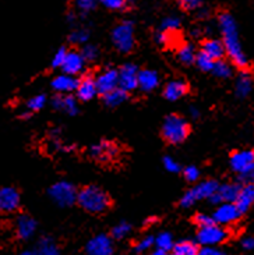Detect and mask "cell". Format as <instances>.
Here are the masks:
<instances>
[{
    "instance_id": "4fadbf2b",
    "label": "cell",
    "mask_w": 254,
    "mask_h": 255,
    "mask_svg": "<svg viewBox=\"0 0 254 255\" xmlns=\"http://www.w3.org/2000/svg\"><path fill=\"white\" fill-rule=\"evenodd\" d=\"M254 163V151L246 149V151H238L232 153L229 159L231 169L238 174H242L245 170H248L250 166Z\"/></svg>"
},
{
    "instance_id": "6da1fadb",
    "label": "cell",
    "mask_w": 254,
    "mask_h": 255,
    "mask_svg": "<svg viewBox=\"0 0 254 255\" xmlns=\"http://www.w3.org/2000/svg\"><path fill=\"white\" fill-rule=\"evenodd\" d=\"M220 28L221 34H222V42L225 45L227 55L229 56L231 62L239 69H246L249 66L248 56L245 55V52L242 49L238 25H236L234 17L229 13H221Z\"/></svg>"
},
{
    "instance_id": "d6986e66",
    "label": "cell",
    "mask_w": 254,
    "mask_h": 255,
    "mask_svg": "<svg viewBox=\"0 0 254 255\" xmlns=\"http://www.w3.org/2000/svg\"><path fill=\"white\" fill-rule=\"evenodd\" d=\"M159 84L158 73L155 70L145 69L138 73V88L143 92L154 91Z\"/></svg>"
},
{
    "instance_id": "30bf717a",
    "label": "cell",
    "mask_w": 254,
    "mask_h": 255,
    "mask_svg": "<svg viewBox=\"0 0 254 255\" xmlns=\"http://www.w3.org/2000/svg\"><path fill=\"white\" fill-rule=\"evenodd\" d=\"M98 94L106 95L119 88V70L106 69L95 78Z\"/></svg>"
},
{
    "instance_id": "ab89813d",
    "label": "cell",
    "mask_w": 254,
    "mask_h": 255,
    "mask_svg": "<svg viewBox=\"0 0 254 255\" xmlns=\"http://www.w3.org/2000/svg\"><path fill=\"white\" fill-rule=\"evenodd\" d=\"M67 53H69V50L64 48V46H62L60 49H57V52L55 53V56H53V60H52V67H60L62 69L63 63H64V60H66V57H67Z\"/></svg>"
},
{
    "instance_id": "f546056e",
    "label": "cell",
    "mask_w": 254,
    "mask_h": 255,
    "mask_svg": "<svg viewBox=\"0 0 254 255\" xmlns=\"http://www.w3.org/2000/svg\"><path fill=\"white\" fill-rule=\"evenodd\" d=\"M155 246H157V250L165 251V253H169V251L173 250V247H175L172 236L169 235V233H166V232L157 236V239H155Z\"/></svg>"
},
{
    "instance_id": "f6af8a7d",
    "label": "cell",
    "mask_w": 254,
    "mask_h": 255,
    "mask_svg": "<svg viewBox=\"0 0 254 255\" xmlns=\"http://www.w3.org/2000/svg\"><path fill=\"white\" fill-rule=\"evenodd\" d=\"M102 6L109 10H123L127 6V1L124 0H103Z\"/></svg>"
},
{
    "instance_id": "ee69618b",
    "label": "cell",
    "mask_w": 254,
    "mask_h": 255,
    "mask_svg": "<svg viewBox=\"0 0 254 255\" xmlns=\"http://www.w3.org/2000/svg\"><path fill=\"white\" fill-rule=\"evenodd\" d=\"M162 163H164V167H165L166 170L171 173H179L180 172V169H182L180 165H179L178 162L172 158V156H165L164 160H162Z\"/></svg>"
},
{
    "instance_id": "7a4b0ae2",
    "label": "cell",
    "mask_w": 254,
    "mask_h": 255,
    "mask_svg": "<svg viewBox=\"0 0 254 255\" xmlns=\"http://www.w3.org/2000/svg\"><path fill=\"white\" fill-rule=\"evenodd\" d=\"M77 202L80 207L91 214H102L110 205V198L108 194L99 187L87 186L78 191Z\"/></svg>"
},
{
    "instance_id": "8992f818",
    "label": "cell",
    "mask_w": 254,
    "mask_h": 255,
    "mask_svg": "<svg viewBox=\"0 0 254 255\" xmlns=\"http://www.w3.org/2000/svg\"><path fill=\"white\" fill-rule=\"evenodd\" d=\"M49 197L59 207H71L77 201L78 193L69 181H59L49 188Z\"/></svg>"
},
{
    "instance_id": "ffe728a7",
    "label": "cell",
    "mask_w": 254,
    "mask_h": 255,
    "mask_svg": "<svg viewBox=\"0 0 254 255\" xmlns=\"http://www.w3.org/2000/svg\"><path fill=\"white\" fill-rule=\"evenodd\" d=\"M189 91V87L185 81L182 80H172L169 83L166 84L165 88H164V97L168 99V101H179L182 97H185Z\"/></svg>"
},
{
    "instance_id": "f1b7e54d",
    "label": "cell",
    "mask_w": 254,
    "mask_h": 255,
    "mask_svg": "<svg viewBox=\"0 0 254 255\" xmlns=\"http://www.w3.org/2000/svg\"><path fill=\"white\" fill-rule=\"evenodd\" d=\"M178 57L180 63H183L185 66H190L193 63L196 62V52H194V48H193L190 43H185V45H182L180 49H179L178 52Z\"/></svg>"
},
{
    "instance_id": "c3c4849f",
    "label": "cell",
    "mask_w": 254,
    "mask_h": 255,
    "mask_svg": "<svg viewBox=\"0 0 254 255\" xmlns=\"http://www.w3.org/2000/svg\"><path fill=\"white\" fill-rule=\"evenodd\" d=\"M242 247H243L245 250H248V251L253 250L254 249V237H252V236L245 237V239L242 240Z\"/></svg>"
},
{
    "instance_id": "7bdbcfd3",
    "label": "cell",
    "mask_w": 254,
    "mask_h": 255,
    "mask_svg": "<svg viewBox=\"0 0 254 255\" xmlns=\"http://www.w3.org/2000/svg\"><path fill=\"white\" fill-rule=\"evenodd\" d=\"M77 7H78V10H80L81 13L87 14L95 10L96 3L95 1H92V0H78V1H77Z\"/></svg>"
},
{
    "instance_id": "bcb514c9",
    "label": "cell",
    "mask_w": 254,
    "mask_h": 255,
    "mask_svg": "<svg viewBox=\"0 0 254 255\" xmlns=\"http://www.w3.org/2000/svg\"><path fill=\"white\" fill-rule=\"evenodd\" d=\"M180 6L185 10H199L200 7L203 6V1H200V0H183V1H180Z\"/></svg>"
},
{
    "instance_id": "83f0119b",
    "label": "cell",
    "mask_w": 254,
    "mask_h": 255,
    "mask_svg": "<svg viewBox=\"0 0 254 255\" xmlns=\"http://www.w3.org/2000/svg\"><path fill=\"white\" fill-rule=\"evenodd\" d=\"M199 247L196 243L190 240H183L175 244L173 247V254L175 255H199Z\"/></svg>"
},
{
    "instance_id": "9a60e30c",
    "label": "cell",
    "mask_w": 254,
    "mask_h": 255,
    "mask_svg": "<svg viewBox=\"0 0 254 255\" xmlns=\"http://www.w3.org/2000/svg\"><path fill=\"white\" fill-rule=\"evenodd\" d=\"M84 66H85V60H84L81 53H78L76 50H69L67 57H66V60L63 63L62 71L63 74L74 77L83 71Z\"/></svg>"
},
{
    "instance_id": "44dd1931",
    "label": "cell",
    "mask_w": 254,
    "mask_h": 255,
    "mask_svg": "<svg viewBox=\"0 0 254 255\" xmlns=\"http://www.w3.org/2000/svg\"><path fill=\"white\" fill-rule=\"evenodd\" d=\"M117 153V146L113 142L109 141H103L101 144H96L94 146H91L89 149V155L92 158L98 159V160H109L110 158H113Z\"/></svg>"
},
{
    "instance_id": "7c38bea8",
    "label": "cell",
    "mask_w": 254,
    "mask_h": 255,
    "mask_svg": "<svg viewBox=\"0 0 254 255\" xmlns=\"http://www.w3.org/2000/svg\"><path fill=\"white\" fill-rule=\"evenodd\" d=\"M241 211L238 209L236 204H222L215 209L213 218L217 225H231L241 218Z\"/></svg>"
},
{
    "instance_id": "74e56055",
    "label": "cell",
    "mask_w": 254,
    "mask_h": 255,
    "mask_svg": "<svg viewBox=\"0 0 254 255\" xmlns=\"http://www.w3.org/2000/svg\"><path fill=\"white\" fill-rule=\"evenodd\" d=\"M98 48L95 45H84L83 50H81V56L84 57L85 62H94L96 57H98Z\"/></svg>"
},
{
    "instance_id": "f35d334b",
    "label": "cell",
    "mask_w": 254,
    "mask_h": 255,
    "mask_svg": "<svg viewBox=\"0 0 254 255\" xmlns=\"http://www.w3.org/2000/svg\"><path fill=\"white\" fill-rule=\"evenodd\" d=\"M154 244H155V239H154L152 236H147V237L141 239V240L134 246V250H136L137 253H145V251H148V250L151 249Z\"/></svg>"
},
{
    "instance_id": "5b68a950",
    "label": "cell",
    "mask_w": 254,
    "mask_h": 255,
    "mask_svg": "<svg viewBox=\"0 0 254 255\" xmlns=\"http://www.w3.org/2000/svg\"><path fill=\"white\" fill-rule=\"evenodd\" d=\"M112 42L115 48L122 53H129L134 48V24L131 21H123L112 31Z\"/></svg>"
},
{
    "instance_id": "277c9868",
    "label": "cell",
    "mask_w": 254,
    "mask_h": 255,
    "mask_svg": "<svg viewBox=\"0 0 254 255\" xmlns=\"http://www.w3.org/2000/svg\"><path fill=\"white\" fill-rule=\"evenodd\" d=\"M220 184L215 180H206L201 181L196 187L190 188L189 191H186L180 200V207L190 208L193 207L197 201L200 200H210L214 194L218 191Z\"/></svg>"
},
{
    "instance_id": "9c48e42d",
    "label": "cell",
    "mask_w": 254,
    "mask_h": 255,
    "mask_svg": "<svg viewBox=\"0 0 254 255\" xmlns=\"http://www.w3.org/2000/svg\"><path fill=\"white\" fill-rule=\"evenodd\" d=\"M138 69L133 63H126L119 70V88L130 92L138 88Z\"/></svg>"
},
{
    "instance_id": "b9f144b4",
    "label": "cell",
    "mask_w": 254,
    "mask_h": 255,
    "mask_svg": "<svg viewBox=\"0 0 254 255\" xmlns=\"http://www.w3.org/2000/svg\"><path fill=\"white\" fill-rule=\"evenodd\" d=\"M183 176L187 181L190 183H196L200 177V170L196 166H187L185 170H183Z\"/></svg>"
},
{
    "instance_id": "e575fe53",
    "label": "cell",
    "mask_w": 254,
    "mask_h": 255,
    "mask_svg": "<svg viewBox=\"0 0 254 255\" xmlns=\"http://www.w3.org/2000/svg\"><path fill=\"white\" fill-rule=\"evenodd\" d=\"M131 226L127 222H120L119 225H116L115 228L112 229V237L116 240H122L126 236L130 233Z\"/></svg>"
},
{
    "instance_id": "8fae6325",
    "label": "cell",
    "mask_w": 254,
    "mask_h": 255,
    "mask_svg": "<svg viewBox=\"0 0 254 255\" xmlns=\"http://www.w3.org/2000/svg\"><path fill=\"white\" fill-rule=\"evenodd\" d=\"M85 251L87 255H112L113 243L106 235H98L87 243Z\"/></svg>"
},
{
    "instance_id": "11a10c76",
    "label": "cell",
    "mask_w": 254,
    "mask_h": 255,
    "mask_svg": "<svg viewBox=\"0 0 254 255\" xmlns=\"http://www.w3.org/2000/svg\"><path fill=\"white\" fill-rule=\"evenodd\" d=\"M169 255H175V254H169Z\"/></svg>"
},
{
    "instance_id": "ba28073f",
    "label": "cell",
    "mask_w": 254,
    "mask_h": 255,
    "mask_svg": "<svg viewBox=\"0 0 254 255\" xmlns=\"http://www.w3.org/2000/svg\"><path fill=\"white\" fill-rule=\"evenodd\" d=\"M242 186L238 183H225V184H220L218 191L214 194L210 198V202L213 205H222V204H235L239 194H241Z\"/></svg>"
},
{
    "instance_id": "52a82bcc",
    "label": "cell",
    "mask_w": 254,
    "mask_h": 255,
    "mask_svg": "<svg viewBox=\"0 0 254 255\" xmlns=\"http://www.w3.org/2000/svg\"><path fill=\"white\" fill-rule=\"evenodd\" d=\"M228 239V232L220 225L201 228L197 232V242L204 247H215Z\"/></svg>"
},
{
    "instance_id": "603a6c76",
    "label": "cell",
    "mask_w": 254,
    "mask_h": 255,
    "mask_svg": "<svg viewBox=\"0 0 254 255\" xmlns=\"http://www.w3.org/2000/svg\"><path fill=\"white\" fill-rule=\"evenodd\" d=\"M36 230V222L28 216V215H20L17 218V235L22 240H28L34 236Z\"/></svg>"
},
{
    "instance_id": "4dcf8cb0",
    "label": "cell",
    "mask_w": 254,
    "mask_h": 255,
    "mask_svg": "<svg viewBox=\"0 0 254 255\" xmlns=\"http://www.w3.org/2000/svg\"><path fill=\"white\" fill-rule=\"evenodd\" d=\"M213 74L215 77H218V78H229L232 76V67H231L229 63L224 62V60H218L214 64Z\"/></svg>"
},
{
    "instance_id": "816d5d0a",
    "label": "cell",
    "mask_w": 254,
    "mask_h": 255,
    "mask_svg": "<svg viewBox=\"0 0 254 255\" xmlns=\"http://www.w3.org/2000/svg\"><path fill=\"white\" fill-rule=\"evenodd\" d=\"M190 34H192V36H199V35L201 34V31H200L199 28H193L192 32H190Z\"/></svg>"
},
{
    "instance_id": "cb8c5ba5",
    "label": "cell",
    "mask_w": 254,
    "mask_h": 255,
    "mask_svg": "<svg viewBox=\"0 0 254 255\" xmlns=\"http://www.w3.org/2000/svg\"><path fill=\"white\" fill-rule=\"evenodd\" d=\"M252 90H253V78L248 71H242L238 77V80H236V85H235L236 97L243 99V98L248 97Z\"/></svg>"
},
{
    "instance_id": "d590c367",
    "label": "cell",
    "mask_w": 254,
    "mask_h": 255,
    "mask_svg": "<svg viewBox=\"0 0 254 255\" xmlns=\"http://www.w3.org/2000/svg\"><path fill=\"white\" fill-rule=\"evenodd\" d=\"M46 104V97L45 95H35L27 102V108L29 112H38Z\"/></svg>"
},
{
    "instance_id": "d4e9b609",
    "label": "cell",
    "mask_w": 254,
    "mask_h": 255,
    "mask_svg": "<svg viewBox=\"0 0 254 255\" xmlns=\"http://www.w3.org/2000/svg\"><path fill=\"white\" fill-rule=\"evenodd\" d=\"M235 204L241 211V214L248 212L250 207L254 205V186H242L241 194Z\"/></svg>"
},
{
    "instance_id": "d6a6232c",
    "label": "cell",
    "mask_w": 254,
    "mask_h": 255,
    "mask_svg": "<svg viewBox=\"0 0 254 255\" xmlns=\"http://www.w3.org/2000/svg\"><path fill=\"white\" fill-rule=\"evenodd\" d=\"M179 27H180V20H179V17H176V15L165 17L162 20V24H161V29L164 32H173V31L179 29Z\"/></svg>"
},
{
    "instance_id": "484cf974",
    "label": "cell",
    "mask_w": 254,
    "mask_h": 255,
    "mask_svg": "<svg viewBox=\"0 0 254 255\" xmlns=\"http://www.w3.org/2000/svg\"><path fill=\"white\" fill-rule=\"evenodd\" d=\"M34 255H59V247L53 239L50 237H42L39 242L36 243L34 249Z\"/></svg>"
},
{
    "instance_id": "db71d44e",
    "label": "cell",
    "mask_w": 254,
    "mask_h": 255,
    "mask_svg": "<svg viewBox=\"0 0 254 255\" xmlns=\"http://www.w3.org/2000/svg\"><path fill=\"white\" fill-rule=\"evenodd\" d=\"M20 255H34V254H32V253H22V254Z\"/></svg>"
},
{
    "instance_id": "681fc988",
    "label": "cell",
    "mask_w": 254,
    "mask_h": 255,
    "mask_svg": "<svg viewBox=\"0 0 254 255\" xmlns=\"http://www.w3.org/2000/svg\"><path fill=\"white\" fill-rule=\"evenodd\" d=\"M155 39H157V42L158 43H166V42L169 41V35H168V32H164V31H159L158 34L155 35Z\"/></svg>"
},
{
    "instance_id": "60d3db41",
    "label": "cell",
    "mask_w": 254,
    "mask_h": 255,
    "mask_svg": "<svg viewBox=\"0 0 254 255\" xmlns=\"http://www.w3.org/2000/svg\"><path fill=\"white\" fill-rule=\"evenodd\" d=\"M194 222L197 223L201 228H207V226H213L215 225V221H214L213 216H210V215H206V214H197L194 216Z\"/></svg>"
},
{
    "instance_id": "f907efd6",
    "label": "cell",
    "mask_w": 254,
    "mask_h": 255,
    "mask_svg": "<svg viewBox=\"0 0 254 255\" xmlns=\"http://www.w3.org/2000/svg\"><path fill=\"white\" fill-rule=\"evenodd\" d=\"M190 116H192L193 119H197L200 116V112H199V109H197V108H194V106H192V108H190Z\"/></svg>"
},
{
    "instance_id": "3957f363",
    "label": "cell",
    "mask_w": 254,
    "mask_h": 255,
    "mask_svg": "<svg viewBox=\"0 0 254 255\" xmlns=\"http://www.w3.org/2000/svg\"><path fill=\"white\" fill-rule=\"evenodd\" d=\"M189 125L185 119L178 115H169L166 116L162 123V137L169 144H180L183 142L189 135Z\"/></svg>"
},
{
    "instance_id": "1f68e13d",
    "label": "cell",
    "mask_w": 254,
    "mask_h": 255,
    "mask_svg": "<svg viewBox=\"0 0 254 255\" xmlns=\"http://www.w3.org/2000/svg\"><path fill=\"white\" fill-rule=\"evenodd\" d=\"M214 64H215V62L213 59L210 56H207L206 53H203V52H200L197 57H196V66L201 71H213Z\"/></svg>"
},
{
    "instance_id": "5bb4252c",
    "label": "cell",
    "mask_w": 254,
    "mask_h": 255,
    "mask_svg": "<svg viewBox=\"0 0 254 255\" xmlns=\"http://www.w3.org/2000/svg\"><path fill=\"white\" fill-rule=\"evenodd\" d=\"M20 207V194L13 187H3L0 190V209L3 212H14Z\"/></svg>"
},
{
    "instance_id": "836d02e7",
    "label": "cell",
    "mask_w": 254,
    "mask_h": 255,
    "mask_svg": "<svg viewBox=\"0 0 254 255\" xmlns=\"http://www.w3.org/2000/svg\"><path fill=\"white\" fill-rule=\"evenodd\" d=\"M69 39L71 43H76V45H83L89 39V31L87 28H81V29H77L73 31L70 34Z\"/></svg>"
},
{
    "instance_id": "e0dca14e",
    "label": "cell",
    "mask_w": 254,
    "mask_h": 255,
    "mask_svg": "<svg viewBox=\"0 0 254 255\" xmlns=\"http://www.w3.org/2000/svg\"><path fill=\"white\" fill-rule=\"evenodd\" d=\"M52 106L55 108L56 111L66 112L70 116H74L78 113V105H77L76 98H73L71 95H56L52 99Z\"/></svg>"
},
{
    "instance_id": "ac0fdd59",
    "label": "cell",
    "mask_w": 254,
    "mask_h": 255,
    "mask_svg": "<svg viewBox=\"0 0 254 255\" xmlns=\"http://www.w3.org/2000/svg\"><path fill=\"white\" fill-rule=\"evenodd\" d=\"M78 80L76 77L67 76V74H62V76H57L53 78L52 81V88L59 92V94H70L73 91H77L78 88Z\"/></svg>"
},
{
    "instance_id": "8d00e7d4",
    "label": "cell",
    "mask_w": 254,
    "mask_h": 255,
    "mask_svg": "<svg viewBox=\"0 0 254 255\" xmlns=\"http://www.w3.org/2000/svg\"><path fill=\"white\" fill-rule=\"evenodd\" d=\"M238 177H239V183L242 186H254V163L249 167L248 170H245L242 174H239Z\"/></svg>"
},
{
    "instance_id": "2e32d148",
    "label": "cell",
    "mask_w": 254,
    "mask_h": 255,
    "mask_svg": "<svg viewBox=\"0 0 254 255\" xmlns=\"http://www.w3.org/2000/svg\"><path fill=\"white\" fill-rule=\"evenodd\" d=\"M77 98L80 101H91L92 98L98 94V88H96L95 78H92L91 76H85L80 80L78 83V88H77Z\"/></svg>"
},
{
    "instance_id": "f5cc1de1",
    "label": "cell",
    "mask_w": 254,
    "mask_h": 255,
    "mask_svg": "<svg viewBox=\"0 0 254 255\" xmlns=\"http://www.w3.org/2000/svg\"><path fill=\"white\" fill-rule=\"evenodd\" d=\"M150 255H169V254H168V253H165V251H161V250H155V251H154V253Z\"/></svg>"
},
{
    "instance_id": "4316f807",
    "label": "cell",
    "mask_w": 254,
    "mask_h": 255,
    "mask_svg": "<svg viewBox=\"0 0 254 255\" xmlns=\"http://www.w3.org/2000/svg\"><path fill=\"white\" fill-rule=\"evenodd\" d=\"M126 99H127V92L120 90V88H116V90L112 91L109 94L103 95V102H105L106 106H109V108H117V106H120Z\"/></svg>"
},
{
    "instance_id": "7dc6e473",
    "label": "cell",
    "mask_w": 254,
    "mask_h": 255,
    "mask_svg": "<svg viewBox=\"0 0 254 255\" xmlns=\"http://www.w3.org/2000/svg\"><path fill=\"white\" fill-rule=\"evenodd\" d=\"M199 255H228L225 251L217 249V247H203L199 251Z\"/></svg>"
},
{
    "instance_id": "7402d4cb",
    "label": "cell",
    "mask_w": 254,
    "mask_h": 255,
    "mask_svg": "<svg viewBox=\"0 0 254 255\" xmlns=\"http://www.w3.org/2000/svg\"><path fill=\"white\" fill-rule=\"evenodd\" d=\"M201 52L206 53L207 56H210L214 62L222 60V57L227 55L225 45H224V42L220 41V39H208V41L203 42Z\"/></svg>"
}]
</instances>
